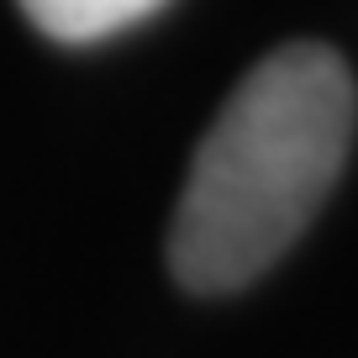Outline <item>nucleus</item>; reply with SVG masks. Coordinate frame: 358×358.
<instances>
[{
  "mask_svg": "<svg viewBox=\"0 0 358 358\" xmlns=\"http://www.w3.org/2000/svg\"><path fill=\"white\" fill-rule=\"evenodd\" d=\"M164 0H22L27 22L58 43H101L122 27L143 22Z\"/></svg>",
  "mask_w": 358,
  "mask_h": 358,
  "instance_id": "f03ea898",
  "label": "nucleus"
},
{
  "mask_svg": "<svg viewBox=\"0 0 358 358\" xmlns=\"http://www.w3.org/2000/svg\"><path fill=\"white\" fill-rule=\"evenodd\" d=\"M353 111V79L332 48L295 43L248 69L179 190L169 227L179 280L201 295L258 280L337 185Z\"/></svg>",
  "mask_w": 358,
  "mask_h": 358,
  "instance_id": "f257e3e1",
  "label": "nucleus"
}]
</instances>
